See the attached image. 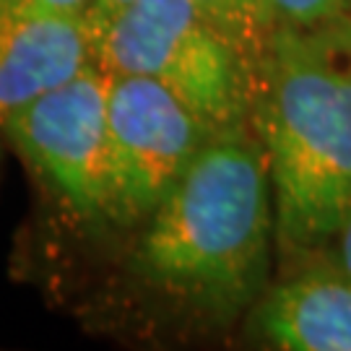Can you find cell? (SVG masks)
Returning <instances> with one entry per match:
<instances>
[{
	"label": "cell",
	"mask_w": 351,
	"mask_h": 351,
	"mask_svg": "<svg viewBox=\"0 0 351 351\" xmlns=\"http://www.w3.org/2000/svg\"><path fill=\"white\" fill-rule=\"evenodd\" d=\"M213 133L169 88L110 73L107 221L138 226L172 193Z\"/></svg>",
	"instance_id": "277c9868"
},
{
	"label": "cell",
	"mask_w": 351,
	"mask_h": 351,
	"mask_svg": "<svg viewBox=\"0 0 351 351\" xmlns=\"http://www.w3.org/2000/svg\"><path fill=\"white\" fill-rule=\"evenodd\" d=\"M94 63L86 16L0 21V133L26 104Z\"/></svg>",
	"instance_id": "8992f818"
},
{
	"label": "cell",
	"mask_w": 351,
	"mask_h": 351,
	"mask_svg": "<svg viewBox=\"0 0 351 351\" xmlns=\"http://www.w3.org/2000/svg\"><path fill=\"white\" fill-rule=\"evenodd\" d=\"M258 328L274 349L351 351V276L313 268L268 291Z\"/></svg>",
	"instance_id": "52a82bcc"
},
{
	"label": "cell",
	"mask_w": 351,
	"mask_h": 351,
	"mask_svg": "<svg viewBox=\"0 0 351 351\" xmlns=\"http://www.w3.org/2000/svg\"><path fill=\"white\" fill-rule=\"evenodd\" d=\"M133 0H94V5H91V11H88V29H91V37L97 42L101 32H104V26L112 21L117 13L123 11L125 5H130Z\"/></svg>",
	"instance_id": "8fae6325"
},
{
	"label": "cell",
	"mask_w": 351,
	"mask_h": 351,
	"mask_svg": "<svg viewBox=\"0 0 351 351\" xmlns=\"http://www.w3.org/2000/svg\"><path fill=\"white\" fill-rule=\"evenodd\" d=\"M94 0H0V21L86 16Z\"/></svg>",
	"instance_id": "30bf717a"
},
{
	"label": "cell",
	"mask_w": 351,
	"mask_h": 351,
	"mask_svg": "<svg viewBox=\"0 0 351 351\" xmlns=\"http://www.w3.org/2000/svg\"><path fill=\"white\" fill-rule=\"evenodd\" d=\"M107 97L110 71L94 60L3 128L42 188L84 224L107 221Z\"/></svg>",
	"instance_id": "5b68a950"
},
{
	"label": "cell",
	"mask_w": 351,
	"mask_h": 351,
	"mask_svg": "<svg viewBox=\"0 0 351 351\" xmlns=\"http://www.w3.org/2000/svg\"><path fill=\"white\" fill-rule=\"evenodd\" d=\"M190 3L213 29H219L237 47L255 73L278 29L271 0H190Z\"/></svg>",
	"instance_id": "ba28073f"
},
{
	"label": "cell",
	"mask_w": 351,
	"mask_h": 351,
	"mask_svg": "<svg viewBox=\"0 0 351 351\" xmlns=\"http://www.w3.org/2000/svg\"><path fill=\"white\" fill-rule=\"evenodd\" d=\"M271 169L255 128L213 133L143 221L130 268L177 310L226 320L261 291L276 224Z\"/></svg>",
	"instance_id": "6da1fadb"
},
{
	"label": "cell",
	"mask_w": 351,
	"mask_h": 351,
	"mask_svg": "<svg viewBox=\"0 0 351 351\" xmlns=\"http://www.w3.org/2000/svg\"><path fill=\"white\" fill-rule=\"evenodd\" d=\"M278 24L323 26L346 19L351 0H271Z\"/></svg>",
	"instance_id": "9c48e42d"
},
{
	"label": "cell",
	"mask_w": 351,
	"mask_h": 351,
	"mask_svg": "<svg viewBox=\"0 0 351 351\" xmlns=\"http://www.w3.org/2000/svg\"><path fill=\"white\" fill-rule=\"evenodd\" d=\"M94 60L162 84L211 133L250 123L255 73L190 0H133L97 37Z\"/></svg>",
	"instance_id": "3957f363"
},
{
	"label": "cell",
	"mask_w": 351,
	"mask_h": 351,
	"mask_svg": "<svg viewBox=\"0 0 351 351\" xmlns=\"http://www.w3.org/2000/svg\"><path fill=\"white\" fill-rule=\"evenodd\" d=\"M250 123L263 141L278 239L310 250L351 208V32L278 24L255 71Z\"/></svg>",
	"instance_id": "7a4b0ae2"
},
{
	"label": "cell",
	"mask_w": 351,
	"mask_h": 351,
	"mask_svg": "<svg viewBox=\"0 0 351 351\" xmlns=\"http://www.w3.org/2000/svg\"><path fill=\"white\" fill-rule=\"evenodd\" d=\"M339 250H341V265H343V271L351 276V208L346 213V219H343V224L339 229Z\"/></svg>",
	"instance_id": "7c38bea8"
}]
</instances>
